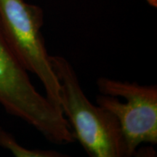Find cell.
Here are the masks:
<instances>
[{
    "label": "cell",
    "mask_w": 157,
    "mask_h": 157,
    "mask_svg": "<svg viewBox=\"0 0 157 157\" xmlns=\"http://www.w3.org/2000/svg\"><path fill=\"white\" fill-rule=\"evenodd\" d=\"M60 86V108L75 140L90 157H127L119 121L107 110L89 101L71 63L62 56H50Z\"/></svg>",
    "instance_id": "1"
},
{
    "label": "cell",
    "mask_w": 157,
    "mask_h": 157,
    "mask_svg": "<svg viewBox=\"0 0 157 157\" xmlns=\"http://www.w3.org/2000/svg\"><path fill=\"white\" fill-rule=\"evenodd\" d=\"M0 104L10 114L25 121L50 143L75 141L63 113L37 91L29 72L20 62L0 25Z\"/></svg>",
    "instance_id": "2"
},
{
    "label": "cell",
    "mask_w": 157,
    "mask_h": 157,
    "mask_svg": "<svg viewBox=\"0 0 157 157\" xmlns=\"http://www.w3.org/2000/svg\"><path fill=\"white\" fill-rule=\"evenodd\" d=\"M44 21V10L38 5L0 0V25L9 44L25 69L42 82L49 101L62 111L60 83L42 34Z\"/></svg>",
    "instance_id": "3"
},
{
    "label": "cell",
    "mask_w": 157,
    "mask_h": 157,
    "mask_svg": "<svg viewBox=\"0 0 157 157\" xmlns=\"http://www.w3.org/2000/svg\"><path fill=\"white\" fill-rule=\"evenodd\" d=\"M96 84L101 93L96 98V103L119 121L127 157L136 154L142 143L156 144V84L141 85L104 76L98 78Z\"/></svg>",
    "instance_id": "4"
},
{
    "label": "cell",
    "mask_w": 157,
    "mask_h": 157,
    "mask_svg": "<svg viewBox=\"0 0 157 157\" xmlns=\"http://www.w3.org/2000/svg\"><path fill=\"white\" fill-rule=\"evenodd\" d=\"M0 146L16 157H65L67 155L55 150L26 148L20 145L10 133L0 127Z\"/></svg>",
    "instance_id": "5"
}]
</instances>
